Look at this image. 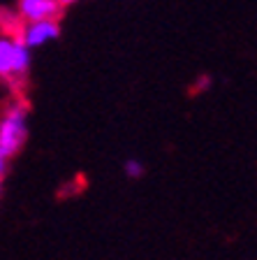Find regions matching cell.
<instances>
[{"label":"cell","instance_id":"obj_2","mask_svg":"<svg viewBox=\"0 0 257 260\" xmlns=\"http://www.w3.org/2000/svg\"><path fill=\"white\" fill-rule=\"evenodd\" d=\"M16 38L21 40L26 47L38 49L47 42L56 40L60 35L58 19H40V21H23V26L16 28Z\"/></svg>","mask_w":257,"mask_h":260},{"label":"cell","instance_id":"obj_7","mask_svg":"<svg viewBox=\"0 0 257 260\" xmlns=\"http://www.w3.org/2000/svg\"><path fill=\"white\" fill-rule=\"evenodd\" d=\"M7 160L10 158L0 151V193H3V181H5V174H7Z\"/></svg>","mask_w":257,"mask_h":260},{"label":"cell","instance_id":"obj_8","mask_svg":"<svg viewBox=\"0 0 257 260\" xmlns=\"http://www.w3.org/2000/svg\"><path fill=\"white\" fill-rule=\"evenodd\" d=\"M75 3H79V0H58L60 7H67V5H75Z\"/></svg>","mask_w":257,"mask_h":260},{"label":"cell","instance_id":"obj_3","mask_svg":"<svg viewBox=\"0 0 257 260\" xmlns=\"http://www.w3.org/2000/svg\"><path fill=\"white\" fill-rule=\"evenodd\" d=\"M63 7L58 0H19L16 14L21 21H40V19H58Z\"/></svg>","mask_w":257,"mask_h":260},{"label":"cell","instance_id":"obj_5","mask_svg":"<svg viewBox=\"0 0 257 260\" xmlns=\"http://www.w3.org/2000/svg\"><path fill=\"white\" fill-rule=\"evenodd\" d=\"M28 70H30V47L21 42L16 38V49H14V88H19L23 79L28 77Z\"/></svg>","mask_w":257,"mask_h":260},{"label":"cell","instance_id":"obj_9","mask_svg":"<svg viewBox=\"0 0 257 260\" xmlns=\"http://www.w3.org/2000/svg\"><path fill=\"white\" fill-rule=\"evenodd\" d=\"M0 84H3V77H0Z\"/></svg>","mask_w":257,"mask_h":260},{"label":"cell","instance_id":"obj_1","mask_svg":"<svg viewBox=\"0 0 257 260\" xmlns=\"http://www.w3.org/2000/svg\"><path fill=\"white\" fill-rule=\"evenodd\" d=\"M28 103L23 98H12L0 112V151L7 158L21 151L28 137Z\"/></svg>","mask_w":257,"mask_h":260},{"label":"cell","instance_id":"obj_6","mask_svg":"<svg viewBox=\"0 0 257 260\" xmlns=\"http://www.w3.org/2000/svg\"><path fill=\"white\" fill-rule=\"evenodd\" d=\"M123 168H125V174H128L130 179H139L141 174H144V165H141L139 160H134V158H130Z\"/></svg>","mask_w":257,"mask_h":260},{"label":"cell","instance_id":"obj_4","mask_svg":"<svg viewBox=\"0 0 257 260\" xmlns=\"http://www.w3.org/2000/svg\"><path fill=\"white\" fill-rule=\"evenodd\" d=\"M14 49H16V35L14 32H3L0 35V77L14 86Z\"/></svg>","mask_w":257,"mask_h":260}]
</instances>
